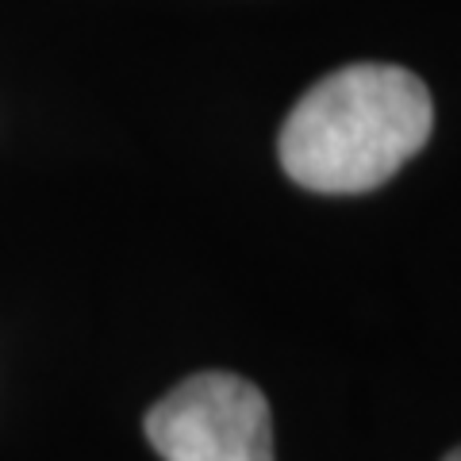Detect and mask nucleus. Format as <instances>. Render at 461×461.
<instances>
[{"mask_svg": "<svg viewBox=\"0 0 461 461\" xmlns=\"http://www.w3.org/2000/svg\"><path fill=\"white\" fill-rule=\"evenodd\" d=\"M446 461H461V446H457V450H454L450 457H446Z\"/></svg>", "mask_w": 461, "mask_h": 461, "instance_id": "7ed1b4c3", "label": "nucleus"}, {"mask_svg": "<svg viewBox=\"0 0 461 461\" xmlns=\"http://www.w3.org/2000/svg\"><path fill=\"white\" fill-rule=\"evenodd\" d=\"M162 461H273V420L262 388L235 373H196L147 415Z\"/></svg>", "mask_w": 461, "mask_h": 461, "instance_id": "f03ea898", "label": "nucleus"}, {"mask_svg": "<svg viewBox=\"0 0 461 461\" xmlns=\"http://www.w3.org/2000/svg\"><path fill=\"white\" fill-rule=\"evenodd\" d=\"M435 104L403 66L354 62L300 96L281 127V166L312 193H369L427 147Z\"/></svg>", "mask_w": 461, "mask_h": 461, "instance_id": "f257e3e1", "label": "nucleus"}]
</instances>
